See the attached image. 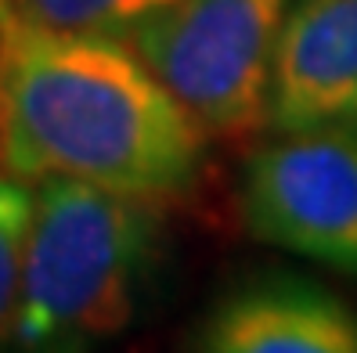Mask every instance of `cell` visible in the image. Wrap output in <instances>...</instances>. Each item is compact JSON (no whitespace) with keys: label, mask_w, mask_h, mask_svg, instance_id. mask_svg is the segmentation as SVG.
Here are the masks:
<instances>
[{"label":"cell","mask_w":357,"mask_h":353,"mask_svg":"<svg viewBox=\"0 0 357 353\" xmlns=\"http://www.w3.org/2000/svg\"><path fill=\"white\" fill-rule=\"evenodd\" d=\"M209 134L123 36L0 11V170L73 177L144 202L195 188Z\"/></svg>","instance_id":"6da1fadb"},{"label":"cell","mask_w":357,"mask_h":353,"mask_svg":"<svg viewBox=\"0 0 357 353\" xmlns=\"http://www.w3.org/2000/svg\"><path fill=\"white\" fill-rule=\"evenodd\" d=\"M159 256L155 202L73 177L40 180L11 353H91L123 336Z\"/></svg>","instance_id":"7a4b0ae2"},{"label":"cell","mask_w":357,"mask_h":353,"mask_svg":"<svg viewBox=\"0 0 357 353\" xmlns=\"http://www.w3.org/2000/svg\"><path fill=\"white\" fill-rule=\"evenodd\" d=\"M289 8L292 0H177L123 40L209 141H249L271 127Z\"/></svg>","instance_id":"3957f363"},{"label":"cell","mask_w":357,"mask_h":353,"mask_svg":"<svg viewBox=\"0 0 357 353\" xmlns=\"http://www.w3.org/2000/svg\"><path fill=\"white\" fill-rule=\"evenodd\" d=\"M238 202L257 242L357 278V130H296L257 148Z\"/></svg>","instance_id":"277c9868"},{"label":"cell","mask_w":357,"mask_h":353,"mask_svg":"<svg viewBox=\"0 0 357 353\" xmlns=\"http://www.w3.org/2000/svg\"><path fill=\"white\" fill-rule=\"evenodd\" d=\"M192 353H357V314L307 278L260 274L206 310Z\"/></svg>","instance_id":"5b68a950"},{"label":"cell","mask_w":357,"mask_h":353,"mask_svg":"<svg viewBox=\"0 0 357 353\" xmlns=\"http://www.w3.org/2000/svg\"><path fill=\"white\" fill-rule=\"evenodd\" d=\"M271 127L357 130V0H292L275 61Z\"/></svg>","instance_id":"8992f818"},{"label":"cell","mask_w":357,"mask_h":353,"mask_svg":"<svg viewBox=\"0 0 357 353\" xmlns=\"http://www.w3.org/2000/svg\"><path fill=\"white\" fill-rule=\"evenodd\" d=\"M170 4L177 0H0V11L47 29L127 36Z\"/></svg>","instance_id":"52a82bcc"},{"label":"cell","mask_w":357,"mask_h":353,"mask_svg":"<svg viewBox=\"0 0 357 353\" xmlns=\"http://www.w3.org/2000/svg\"><path fill=\"white\" fill-rule=\"evenodd\" d=\"M33 210H36V191L29 188V180L0 170V353L11 350V336H15Z\"/></svg>","instance_id":"ba28073f"}]
</instances>
